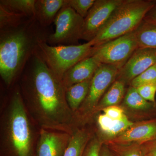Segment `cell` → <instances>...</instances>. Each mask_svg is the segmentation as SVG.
I'll use <instances>...</instances> for the list:
<instances>
[{"mask_svg":"<svg viewBox=\"0 0 156 156\" xmlns=\"http://www.w3.org/2000/svg\"><path fill=\"white\" fill-rule=\"evenodd\" d=\"M18 85L29 114L40 129L73 134L79 127L66 98L61 79L36 51L19 78Z\"/></svg>","mask_w":156,"mask_h":156,"instance_id":"obj_1","label":"cell"},{"mask_svg":"<svg viewBox=\"0 0 156 156\" xmlns=\"http://www.w3.org/2000/svg\"><path fill=\"white\" fill-rule=\"evenodd\" d=\"M35 18L0 29V75L8 88L19 79L39 42L49 35Z\"/></svg>","mask_w":156,"mask_h":156,"instance_id":"obj_2","label":"cell"},{"mask_svg":"<svg viewBox=\"0 0 156 156\" xmlns=\"http://www.w3.org/2000/svg\"><path fill=\"white\" fill-rule=\"evenodd\" d=\"M2 108L1 148L13 156H31L41 129L29 114L18 85L14 86Z\"/></svg>","mask_w":156,"mask_h":156,"instance_id":"obj_3","label":"cell"},{"mask_svg":"<svg viewBox=\"0 0 156 156\" xmlns=\"http://www.w3.org/2000/svg\"><path fill=\"white\" fill-rule=\"evenodd\" d=\"M154 0H123L93 41L99 46L134 31L154 5Z\"/></svg>","mask_w":156,"mask_h":156,"instance_id":"obj_4","label":"cell"},{"mask_svg":"<svg viewBox=\"0 0 156 156\" xmlns=\"http://www.w3.org/2000/svg\"><path fill=\"white\" fill-rule=\"evenodd\" d=\"M94 46L93 41L83 44L60 46H51L47 41H42L39 42L36 52L50 69L62 80L71 68L91 56Z\"/></svg>","mask_w":156,"mask_h":156,"instance_id":"obj_5","label":"cell"},{"mask_svg":"<svg viewBox=\"0 0 156 156\" xmlns=\"http://www.w3.org/2000/svg\"><path fill=\"white\" fill-rule=\"evenodd\" d=\"M119 69L115 66L101 64L95 72L91 80L87 97L75 113L80 127L92 124L94 110L115 80Z\"/></svg>","mask_w":156,"mask_h":156,"instance_id":"obj_6","label":"cell"},{"mask_svg":"<svg viewBox=\"0 0 156 156\" xmlns=\"http://www.w3.org/2000/svg\"><path fill=\"white\" fill-rule=\"evenodd\" d=\"M53 23L55 31L49 35L48 44L51 46L78 45L82 39L84 18L65 4Z\"/></svg>","mask_w":156,"mask_h":156,"instance_id":"obj_7","label":"cell"},{"mask_svg":"<svg viewBox=\"0 0 156 156\" xmlns=\"http://www.w3.org/2000/svg\"><path fill=\"white\" fill-rule=\"evenodd\" d=\"M139 48L134 31L94 47L90 56L101 64L115 66L120 69Z\"/></svg>","mask_w":156,"mask_h":156,"instance_id":"obj_8","label":"cell"},{"mask_svg":"<svg viewBox=\"0 0 156 156\" xmlns=\"http://www.w3.org/2000/svg\"><path fill=\"white\" fill-rule=\"evenodd\" d=\"M123 0H95L84 18L82 40L92 41L103 28Z\"/></svg>","mask_w":156,"mask_h":156,"instance_id":"obj_9","label":"cell"},{"mask_svg":"<svg viewBox=\"0 0 156 156\" xmlns=\"http://www.w3.org/2000/svg\"><path fill=\"white\" fill-rule=\"evenodd\" d=\"M156 64V49L139 48L119 70L116 80L129 87L133 79Z\"/></svg>","mask_w":156,"mask_h":156,"instance_id":"obj_10","label":"cell"},{"mask_svg":"<svg viewBox=\"0 0 156 156\" xmlns=\"http://www.w3.org/2000/svg\"><path fill=\"white\" fill-rule=\"evenodd\" d=\"M119 106L125 115L133 122L156 118V102H150L143 98L136 88L129 86Z\"/></svg>","mask_w":156,"mask_h":156,"instance_id":"obj_11","label":"cell"},{"mask_svg":"<svg viewBox=\"0 0 156 156\" xmlns=\"http://www.w3.org/2000/svg\"><path fill=\"white\" fill-rule=\"evenodd\" d=\"M156 138V118L134 122L127 130L113 139L105 141L119 145H141Z\"/></svg>","mask_w":156,"mask_h":156,"instance_id":"obj_12","label":"cell"},{"mask_svg":"<svg viewBox=\"0 0 156 156\" xmlns=\"http://www.w3.org/2000/svg\"><path fill=\"white\" fill-rule=\"evenodd\" d=\"M71 136L62 131L41 129L35 156H63Z\"/></svg>","mask_w":156,"mask_h":156,"instance_id":"obj_13","label":"cell"},{"mask_svg":"<svg viewBox=\"0 0 156 156\" xmlns=\"http://www.w3.org/2000/svg\"><path fill=\"white\" fill-rule=\"evenodd\" d=\"M101 64L92 56L78 62L65 73L62 79L66 90L73 85L92 79Z\"/></svg>","mask_w":156,"mask_h":156,"instance_id":"obj_14","label":"cell"},{"mask_svg":"<svg viewBox=\"0 0 156 156\" xmlns=\"http://www.w3.org/2000/svg\"><path fill=\"white\" fill-rule=\"evenodd\" d=\"M65 2L66 0H36L35 19L42 27L46 28L54 22Z\"/></svg>","mask_w":156,"mask_h":156,"instance_id":"obj_15","label":"cell"},{"mask_svg":"<svg viewBox=\"0 0 156 156\" xmlns=\"http://www.w3.org/2000/svg\"><path fill=\"white\" fill-rule=\"evenodd\" d=\"M95 134L92 125L76 128L72 134L63 156H83L87 144Z\"/></svg>","mask_w":156,"mask_h":156,"instance_id":"obj_16","label":"cell"},{"mask_svg":"<svg viewBox=\"0 0 156 156\" xmlns=\"http://www.w3.org/2000/svg\"><path fill=\"white\" fill-rule=\"evenodd\" d=\"M127 89L124 83L115 80L108 89L94 110L93 119L94 117L101 112L104 109L114 105H119L124 99Z\"/></svg>","mask_w":156,"mask_h":156,"instance_id":"obj_17","label":"cell"},{"mask_svg":"<svg viewBox=\"0 0 156 156\" xmlns=\"http://www.w3.org/2000/svg\"><path fill=\"white\" fill-rule=\"evenodd\" d=\"M91 80L78 83L66 90V98L70 108L76 113L87 97Z\"/></svg>","mask_w":156,"mask_h":156,"instance_id":"obj_18","label":"cell"},{"mask_svg":"<svg viewBox=\"0 0 156 156\" xmlns=\"http://www.w3.org/2000/svg\"><path fill=\"white\" fill-rule=\"evenodd\" d=\"M134 33L139 48L156 49V26L143 20Z\"/></svg>","mask_w":156,"mask_h":156,"instance_id":"obj_19","label":"cell"},{"mask_svg":"<svg viewBox=\"0 0 156 156\" xmlns=\"http://www.w3.org/2000/svg\"><path fill=\"white\" fill-rule=\"evenodd\" d=\"M36 0H1L0 5L16 14L28 18H35Z\"/></svg>","mask_w":156,"mask_h":156,"instance_id":"obj_20","label":"cell"},{"mask_svg":"<svg viewBox=\"0 0 156 156\" xmlns=\"http://www.w3.org/2000/svg\"><path fill=\"white\" fill-rule=\"evenodd\" d=\"M106 144L115 156H143L140 149V145L131 144L119 145L110 143Z\"/></svg>","mask_w":156,"mask_h":156,"instance_id":"obj_21","label":"cell"},{"mask_svg":"<svg viewBox=\"0 0 156 156\" xmlns=\"http://www.w3.org/2000/svg\"><path fill=\"white\" fill-rule=\"evenodd\" d=\"M156 84V64L133 79L129 86L137 88L145 85Z\"/></svg>","mask_w":156,"mask_h":156,"instance_id":"obj_22","label":"cell"},{"mask_svg":"<svg viewBox=\"0 0 156 156\" xmlns=\"http://www.w3.org/2000/svg\"><path fill=\"white\" fill-rule=\"evenodd\" d=\"M95 0H66L65 5L83 18L87 17Z\"/></svg>","mask_w":156,"mask_h":156,"instance_id":"obj_23","label":"cell"},{"mask_svg":"<svg viewBox=\"0 0 156 156\" xmlns=\"http://www.w3.org/2000/svg\"><path fill=\"white\" fill-rule=\"evenodd\" d=\"M103 142L95 133L89 140L83 156H100V151Z\"/></svg>","mask_w":156,"mask_h":156,"instance_id":"obj_24","label":"cell"},{"mask_svg":"<svg viewBox=\"0 0 156 156\" xmlns=\"http://www.w3.org/2000/svg\"><path fill=\"white\" fill-rule=\"evenodd\" d=\"M136 89L139 95L145 100L155 103L156 84L145 85Z\"/></svg>","mask_w":156,"mask_h":156,"instance_id":"obj_25","label":"cell"},{"mask_svg":"<svg viewBox=\"0 0 156 156\" xmlns=\"http://www.w3.org/2000/svg\"><path fill=\"white\" fill-rule=\"evenodd\" d=\"M112 120H119L123 118L126 115L124 110L119 105H114L104 109L101 111Z\"/></svg>","mask_w":156,"mask_h":156,"instance_id":"obj_26","label":"cell"},{"mask_svg":"<svg viewBox=\"0 0 156 156\" xmlns=\"http://www.w3.org/2000/svg\"><path fill=\"white\" fill-rule=\"evenodd\" d=\"M143 156H156V138L140 145Z\"/></svg>","mask_w":156,"mask_h":156,"instance_id":"obj_27","label":"cell"},{"mask_svg":"<svg viewBox=\"0 0 156 156\" xmlns=\"http://www.w3.org/2000/svg\"><path fill=\"white\" fill-rule=\"evenodd\" d=\"M143 20L156 26V1L153 7L146 14Z\"/></svg>","mask_w":156,"mask_h":156,"instance_id":"obj_28","label":"cell"},{"mask_svg":"<svg viewBox=\"0 0 156 156\" xmlns=\"http://www.w3.org/2000/svg\"><path fill=\"white\" fill-rule=\"evenodd\" d=\"M100 156H115L112 152L108 147L103 143L100 151Z\"/></svg>","mask_w":156,"mask_h":156,"instance_id":"obj_29","label":"cell"}]
</instances>
